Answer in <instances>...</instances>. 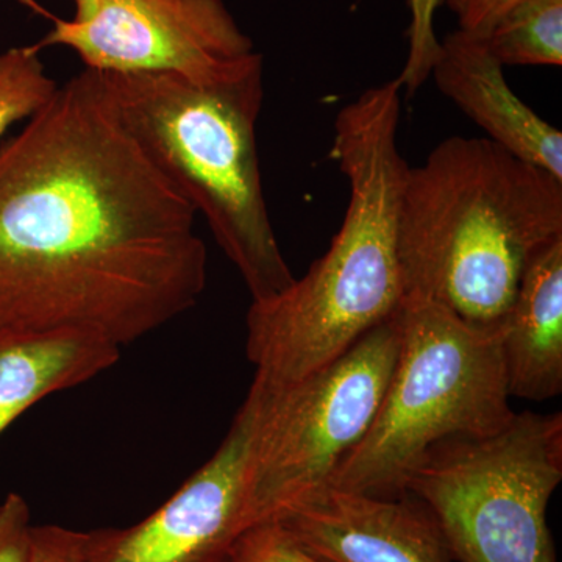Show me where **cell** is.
Here are the masks:
<instances>
[{
	"mask_svg": "<svg viewBox=\"0 0 562 562\" xmlns=\"http://www.w3.org/2000/svg\"><path fill=\"white\" fill-rule=\"evenodd\" d=\"M254 406L246 397L205 464L146 519L87 531V562H228L244 530Z\"/></svg>",
	"mask_w": 562,
	"mask_h": 562,
	"instance_id": "9",
	"label": "cell"
},
{
	"mask_svg": "<svg viewBox=\"0 0 562 562\" xmlns=\"http://www.w3.org/2000/svg\"><path fill=\"white\" fill-rule=\"evenodd\" d=\"M40 52L38 46H24L0 54V140L11 125L31 120L60 87Z\"/></svg>",
	"mask_w": 562,
	"mask_h": 562,
	"instance_id": "15",
	"label": "cell"
},
{
	"mask_svg": "<svg viewBox=\"0 0 562 562\" xmlns=\"http://www.w3.org/2000/svg\"><path fill=\"white\" fill-rule=\"evenodd\" d=\"M99 74L140 149L205 217L251 302L286 290L295 277L273 232L258 157L262 63L205 83L173 74Z\"/></svg>",
	"mask_w": 562,
	"mask_h": 562,
	"instance_id": "4",
	"label": "cell"
},
{
	"mask_svg": "<svg viewBox=\"0 0 562 562\" xmlns=\"http://www.w3.org/2000/svg\"><path fill=\"white\" fill-rule=\"evenodd\" d=\"M512 397L546 402L562 392V238L532 255L502 325Z\"/></svg>",
	"mask_w": 562,
	"mask_h": 562,
	"instance_id": "12",
	"label": "cell"
},
{
	"mask_svg": "<svg viewBox=\"0 0 562 562\" xmlns=\"http://www.w3.org/2000/svg\"><path fill=\"white\" fill-rule=\"evenodd\" d=\"M40 49L63 46L98 72L216 81L261 65L222 0H98L85 21H55Z\"/></svg>",
	"mask_w": 562,
	"mask_h": 562,
	"instance_id": "8",
	"label": "cell"
},
{
	"mask_svg": "<svg viewBox=\"0 0 562 562\" xmlns=\"http://www.w3.org/2000/svg\"><path fill=\"white\" fill-rule=\"evenodd\" d=\"M32 528L31 506L11 492L0 503V562H29Z\"/></svg>",
	"mask_w": 562,
	"mask_h": 562,
	"instance_id": "18",
	"label": "cell"
},
{
	"mask_svg": "<svg viewBox=\"0 0 562 562\" xmlns=\"http://www.w3.org/2000/svg\"><path fill=\"white\" fill-rule=\"evenodd\" d=\"M402 90L398 79L369 88L336 117L331 158L349 180V205L302 279L251 302L246 353L262 383L321 371L401 308L398 216L409 169L398 149Z\"/></svg>",
	"mask_w": 562,
	"mask_h": 562,
	"instance_id": "2",
	"label": "cell"
},
{
	"mask_svg": "<svg viewBox=\"0 0 562 562\" xmlns=\"http://www.w3.org/2000/svg\"><path fill=\"white\" fill-rule=\"evenodd\" d=\"M562 480V414L516 413L494 435L435 443L409 472L457 562H558L547 522Z\"/></svg>",
	"mask_w": 562,
	"mask_h": 562,
	"instance_id": "6",
	"label": "cell"
},
{
	"mask_svg": "<svg viewBox=\"0 0 562 562\" xmlns=\"http://www.w3.org/2000/svg\"><path fill=\"white\" fill-rule=\"evenodd\" d=\"M457 16L458 31L487 40L497 22L520 0H446Z\"/></svg>",
	"mask_w": 562,
	"mask_h": 562,
	"instance_id": "20",
	"label": "cell"
},
{
	"mask_svg": "<svg viewBox=\"0 0 562 562\" xmlns=\"http://www.w3.org/2000/svg\"><path fill=\"white\" fill-rule=\"evenodd\" d=\"M486 43L503 66H561L562 0H520Z\"/></svg>",
	"mask_w": 562,
	"mask_h": 562,
	"instance_id": "14",
	"label": "cell"
},
{
	"mask_svg": "<svg viewBox=\"0 0 562 562\" xmlns=\"http://www.w3.org/2000/svg\"><path fill=\"white\" fill-rule=\"evenodd\" d=\"M76 3V16L74 21H85L91 16L98 7V0H74Z\"/></svg>",
	"mask_w": 562,
	"mask_h": 562,
	"instance_id": "21",
	"label": "cell"
},
{
	"mask_svg": "<svg viewBox=\"0 0 562 562\" xmlns=\"http://www.w3.org/2000/svg\"><path fill=\"white\" fill-rule=\"evenodd\" d=\"M120 347L79 331H0V436L36 403L113 368Z\"/></svg>",
	"mask_w": 562,
	"mask_h": 562,
	"instance_id": "13",
	"label": "cell"
},
{
	"mask_svg": "<svg viewBox=\"0 0 562 562\" xmlns=\"http://www.w3.org/2000/svg\"><path fill=\"white\" fill-rule=\"evenodd\" d=\"M401 347L372 427L331 473L336 490L405 494L409 472L435 443L494 435L512 422L502 328H482L442 305L405 297Z\"/></svg>",
	"mask_w": 562,
	"mask_h": 562,
	"instance_id": "5",
	"label": "cell"
},
{
	"mask_svg": "<svg viewBox=\"0 0 562 562\" xmlns=\"http://www.w3.org/2000/svg\"><path fill=\"white\" fill-rule=\"evenodd\" d=\"M408 3L413 18L408 31L409 52L398 81L402 88L413 94L430 76L432 65L441 50V41L436 38L432 29V18L442 0H408Z\"/></svg>",
	"mask_w": 562,
	"mask_h": 562,
	"instance_id": "17",
	"label": "cell"
},
{
	"mask_svg": "<svg viewBox=\"0 0 562 562\" xmlns=\"http://www.w3.org/2000/svg\"><path fill=\"white\" fill-rule=\"evenodd\" d=\"M228 562H325L306 550L286 528L268 520L250 525L233 543Z\"/></svg>",
	"mask_w": 562,
	"mask_h": 562,
	"instance_id": "16",
	"label": "cell"
},
{
	"mask_svg": "<svg viewBox=\"0 0 562 562\" xmlns=\"http://www.w3.org/2000/svg\"><path fill=\"white\" fill-rule=\"evenodd\" d=\"M29 562H87V531L33 525Z\"/></svg>",
	"mask_w": 562,
	"mask_h": 562,
	"instance_id": "19",
	"label": "cell"
},
{
	"mask_svg": "<svg viewBox=\"0 0 562 562\" xmlns=\"http://www.w3.org/2000/svg\"><path fill=\"white\" fill-rule=\"evenodd\" d=\"M401 347L397 312L338 360L299 382L255 379L244 524L272 520L292 502L328 484L372 427Z\"/></svg>",
	"mask_w": 562,
	"mask_h": 562,
	"instance_id": "7",
	"label": "cell"
},
{
	"mask_svg": "<svg viewBox=\"0 0 562 562\" xmlns=\"http://www.w3.org/2000/svg\"><path fill=\"white\" fill-rule=\"evenodd\" d=\"M195 224L85 68L0 140V331L146 338L205 291Z\"/></svg>",
	"mask_w": 562,
	"mask_h": 562,
	"instance_id": "1",
	"label": "cell"
},
{
	"mask_svg": "<svg viewBox=\"0 0 562 562\" xmlns=\"http://www.w3.org/2000/svg\"><path fill=\"white\" fill-rule=\"evenodd\" d=\"M562 238V179L486 138L452 136L409 168L398 216L405 297L502 328L536 251Z\"/></svg>",
	"mask_w": 562,
	"mask_h": 562,
	"instance_id": "3",
	"label": "cell"
},
{
	"mask_svg": "<svg viewBox=\"0 0 562 562\" xmlns=\"http://www.w3.org/2000/svg\"><path fill=\"white\" fill-rule=\"evenodd\" d=\"M503 68L486 40L457 31L442 41L430 76L484 138L562 179V133L514 94Z\"/></svg>",
	"mask_w": 562,
	"mask_h": 562,
	"instance_id": "11",
	"label": "cell"
},
{
	"mask_svg": "<svg viewBox=\"0 0 562 562\" xmlns=\"http://www.w3.org/2000/svg\"><path fill=\"white\" fill-rule=\"evenodd\" d=\"M272 520L325 562H453L435 516L412 494L373 497L325 484Z\"/></svg>",
	"mask_w": 562,
	"mask_h": 562,
	"instance_id": "10",
	"label": "cell"
}]
</instances>
